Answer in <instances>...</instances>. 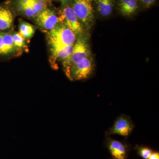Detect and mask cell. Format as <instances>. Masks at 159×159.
<instances>
[{"instance_id":"6da1fadb","label":"cell","mask_w":159,"mask_h":159,"mask_svg":"<svg viewBox=\"0 0 159 159\" xmlns=\"http://www.w3.org/2000/svg\"><path fill=\"white\" fill-rule=\"evenodd\" d=\"M77 38L73 31L60 23L48 31L47 35L51 50L74 45Z\"/></svg>"},{"instance_id":"7a4b0ae2","label":"cell","mask_w":159,"mask_h":159,"mask_svg":"<svg viewBox=\"0 0 159 159\" xmlns=\"http://www.w3.org/2000/svg\"><path fill=\"white\" fill-rule=\"evenodd\" d=\"M93 0H73L70 6L84 29L89 30L94 25Z\"/></svg>"},{"instance_id":"3957f363","label":"cell","mask_w":159,"mask_h":159,"mask_svg":"<svg viewBox=\"0 0 159 159\" xmlns=\"http://www.w3.org/2000/svg\"><path fill=\"white\" fill-rule=\"evenodd\" d=\"M77 38V39L74 45L72 54L62 61L63 67L66 74L68 72L71 67L81 60L91 55L86 38L83 37V35Z\"/></svg>"},{"instance_id":"277c9868","label":"cell","mask_w":159,"mask_h":159,"mask_svg":"<svg viewBox=\"0 0 159 159\" xmlns=\"http://www.w3.org/2000/svg\"><path fill=\"white\" fill-rule=\"evenodd\" d=\"M94 70L93 61L90 55L71 67L66 74L69 79L72 81L83 80L90 77Z\"/></svg>"},{"instance_id":"5b68a950","label":"cell","mask_w":159,"mask_h":159,"mask_svg":"<svg viewBox=\"0 0 159 159\" xmlns=\"http://www.w3.org/2000/svg\"><path fill=\"white\" fill-rule=\"evenodd\" d=\"M58 17V23H61L70 29L77 37L83 35L84 29L80 22L70 5L62 7Z\"/></svg>"},{"instance_id":"8992f818","label":"cell","mask_w":159,"mask_h":159,"mask_svg":"<svg viewBox=\"0 0 159 159\" xmlns=\"http://www.w3.org/2000/svg\"><path fill=\"white\" fill-rule=\"evenodd\" d=\"M134 125L130 117L125 115H121L117 118L113 125L106 132L107 136L116 134L123 137H127L131 133Z\"/></svg>"},{"instance_id":"52a82bcc","label":"cell","mask_w":159,"mask_h":159,"mask_svg":"<svg viewBox=\"0 0 159 159\" xmlns=\"http://www.w3.org/2000/svg\"><path fill=\"white\" fill-rule=\"evenodd\" d=\"M35 20L39 28L49 31L58 24V17L55 11L47 8L36 16Z\"/></svg>"},{"instance_id":"ba28073f","label":"cell","mask_w":159,"mask_h":159,"mask_svg":"<svg viewBox=\"0 0 159 159\" xmlns=\"http://www.w3.org/2000/svg\"><path fill=\"white\" fill-rule=\"evenodd\" d=\"M106 146L114 159H128L129 148L125 143L108 138L106 141Z\"/></svg>"},{"instance_id":"9c48e42d","label":"cell","mask_w":159,"mask_h":159,"mask_svg":"<svg viewBox=\"0 0 159 159\" xmlns=\"http://www.w3.org/2000/svg\"><path fill=\"white\" fill-rule=\"evenodd\" d=\"M118 7L122 15L132 16L139 9L138 0H118Z\"/></svg>"},{"instance_id":"30bf717a","label":"cell","mask_w":159,"mask_h":159,"mask_svg":"<svg viewBox=\"0 0 159 159\" xmlns=\"http://www.w3.org/2000/svg\"><path fill=\"white\" fill-rule=\"evenodd\" d=\"M74 48V45L67 46L51 50V64L55 66L57 61H63L70 56Z\"/></svg>"},{"instance_id":"8fae6325","label":"cell","mask_w":159,"mask_h":159,"mask_svg":"<svg viewBox=\"0 0 159 159\" xmlns=\"http://www.w3.org/2000/svg\"><path fill=\"white\" fill-rule=\"evenodd\" d=\"M13 14L9 8L0 6V30L10 29L13 24Z\"/></svg>"},{"instance_id":"7c38bea8","label":"cell","mask_w":159,"mask_h":159,"mask_svg":"<svg viewBox=\"0 0 159 159\" xmlns=\"http://www.w3.org/2000/svg\"><path fill=\"white\" fill-rule=\"evenodd\" d=\"M97 11L100 15L107 17L110 15L113 10L114 0H95Z\"/></svg>"},{"instance_id":"4fadbf2b","label":"cell","mask_w":159,"mask_h":159,"mask_svg":"<svg viewBox=\"0 0 159 159\" xmlns=\"http://www.w3.org/2000/svg\"><path fill=\"white\" fill-rule=\"evenodd\" d=\"M19 33L24 39L29 40L34 35L35 32L34 26L26 22L21 21L19 25Z\"/></svg>"},{"instance_id":"5bb4252c","label":"cell","mask_w":159,"mask_h":159,"mask_svg":"<svg viewBox=\"0 0 159 159\" xmlns=\"http://www.w3.org/2000/svg\"><path fill=\"white\" fill-rule=\"evenodd\" d=\"M16 6L18 11L26 17H36V15L29 5L28 0H18Z\"/></svg>"},{"instance_id":"9a60e30c","label":"cell","mask_w":159,"mask_h":159,"mask_svg":"<svg viewBox=\"0 0 159 159\" xmlns=\"http://www.w3.org/2000/svg\"><path fill=\"white\" fill-rule=\"evenodd\" d=\"M28 2L36 16L43 10L48 8V5L45 0H28Z\"/></svg>"},{"instance_id":"2e32d148","label":"cell","mask_w":159,"mask_h":159,"mask_svg":"<svg viewBox=\"0 0 159 159\" xmlns=\"http://www.w3.org/2000/svg\"><path fill=\"white\" fill-rule=\"evenodd\" d=\"M1 34L2 36L4 43H5L9 54L15 52L17 50L14 45L12 35L9 33H3V32H1Z\"/></svg>"},{"instance_id":"e0dca14e","label":"cell","mask_w":159,"mask_h":159,"mask_svg":"<svg viewBox=\"0 0 159 159\" xmlns=\"http://www.w3.org/2000/svg\"><path fill=\"white\" fill-rule=\"evenodd\" d=\"M13 43L16 50H28L26 45L25 40L20 34L19 33L15 32L12 35Z\"/></svg>"},{"instance_id":"ac0fdd59","label":"cell","mask_w":159,"mask_h":159,"mask_svg":"<svg viewBox=\"0 0 159 159\" xmlns=\"http://www.w3.org/2000/svg\"><path fill=\"white\" fill-rule=\"evenodd\" d=\"M136 149L139 156L142 157L144 159H148L150 155L153 152V151L151 148L147 146L138 145L136 146Z\"/></svg>"},{"instance_id":"d6986e66","label":"cell","mask_w":159,"mask_h":159,"mask_svg":"<svg viewBox=\"0 0 159 159\" xmlns=\"http://www.w3.org/2000/svg\"><path fill=\"white\" fill-rule=\"evenodd\" d=\"M0 54H3V55L9 54L8 51L4 43V40H3L1 32H0Z\"/></svg>"},{"instance_id":"ffe728a7","label":"cell","mask_w":159,"mask_h":159,"mask_svg":"<svg viewBox=\"0 0 159 159\" xmlns=\"http://www.w3.org/2000/svg\"><path fill=\"white\" fill-rule=\"evenodd\" d=\"M145 8H148L154 4L156 0H138Z\"/></svg>"},{"instance_id":"44dd1931","label":"cell","mask_w":159,"mask_h":159,"mask_svg":"<svg viewBox=\"0 0 159 159\" xmlns=\"http://www.w3.org/2000/svg\"><path fill=\"white\" fill-rule=\"evenodd\" d=\"M148 159H159V152L153 151Z\"/></svg>"},{"instance_id":"7402d4cb","label":"cell","mask_w":159,"mask_h":159,"mask_svg":"<svg viewBox=\"0 0 159 159\" xmlns=\"http://www.w3.org/2000/svg\"><path fill=\"white\" fill-rule=\"evenodd\" d=\"M62 7L70 5L73 0H60Z\"/></svg>"}]
</instances>
